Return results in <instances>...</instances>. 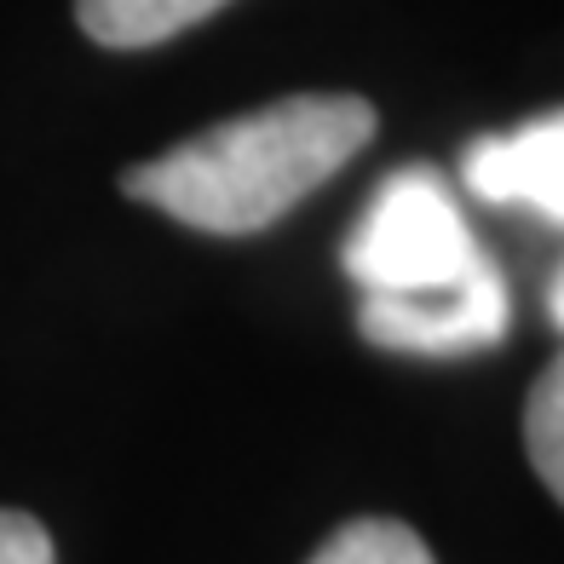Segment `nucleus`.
<instances>
[{
    "instance_id": "7",
    "label": "nucleus",
    "mask_w": 564,
    "mask_h": 564,
    "mask_svg": "<svg viewBox=\"0 0 564 564\" xmlns=\"http://www.w3.org/2000/svg\"><path fill=\"white\" fill-rule=\"evenodd\" d=\"M312 564H438V558L398 519H351L312 553Z\"/></svg>"
},
{
    "instance_id": "2",
    "label": "nucleus",
    "mask_w": 564,
    "mask_h": 564,
    "mask_svg": "<svg viewBox=\"0 0 564 564\" xmlns=\"http://www.w3.org/2000/svg\"><path fill=\"white\" fill-rule=\"evenodd\" d=\"M346 276L364 294H438L473 282L490 253L478 248L473 225L460 219L438 167L409 162L380 178L364 219L340 248Z\"/></svg>"
},
{
    "instance_id": "4",
    "label": "nucleus",
    "mask_w": 564,
    "mask_h": 564,
    "mask_svg": "<svg viewBox=\"0 0 564 564\" xmlns=\"http://www.w3.org/2000/svg\"><path fill=\"white\" fill-rule=\"evenodd\" d=\"M460 185L490 208H530L564 225V110L473 139L460 150Z\"/></svg>"
},
{
    "instance_id": "5",
    "label": "nucleus",
    "mask_w": 564,
    "mask_h": 564,
    "mask_svg": "<svg viewBox=\"0 0 564 564\" xmlns=\"http://www.w3.org/2000/svg\"><path fill=\"white\" fill-rule=\"evenodd\" d=\"M230 0H75V18L98 46H156L214 18Z\"/></svg>"
},
{
    "instance_id": "3",
    "label": "nucleus",
    "mask_w": 564,
    "mask_h": 564,
    "mask_svg": "<svg viewBox=\"0 0 564 564\" xmlns=\"http://www.w3.org/2000/svg\"><path fill=\"white\" fill-rule=\"evenodd\" d=\"M512 300L507 276L496 265H484L473 282L438 294H364L357 305V328L387 346V351H415V357H460L484 351L507 335Z\"/></svg>"
},
{
    "instance_id": "9",
    "label": "nucleus",
    "mask_w": 564,
    "mask_h": 564,
    "mask_svg": "<svg viewBox=\"0 0 564 564\" xmlns=\"http://www.w3.org/2000/svg\"><path fill=\"white\" fill-rule=\"evenodd\" d=\"M547 317H553V323L564 328V271L553 276V289H547Z\"/></svg>"
},
{
    "instance_id": "6",
    "label": "nucleus",
    "mask_w": 564,
    "mask_h": 564,
    "mask_svg": "<svg viewBox=\"0 0 564 564\" xmlns=\"http://www.w3.org/2000/svg\"><path fill=\"white\" fill-rule=\"evenodd\" d=\"M524 449L542 484L564 501V351L535 375L530 403H524Z\"/></svg>"
},
{
    "instance_id": "1",
    "label": "nucleus",
    "mask_w": 564,
    "mask_h": 564,
    "mask_svg": "<svg viewBox=\"0 0 564 564\" xmlns=\"http://www.w3.org/2000/svg\"><path fill=\"white\" fill-rule=\"evenodd\" d=\"M369 139V98L294 93L162 150L156 162L127 167L121 191L208 237H248L300 208L317 185H328Z\"/></svg>"
},
{
    "instance_id": "8",
    "label": "nucleus",
    "mask_w": 564,
    "mask_h": 564,
    "mask_svg": "<svg viewBox=\"0 0 564 564\" xmlns=\"http://www.w3.org/2000/svg\"><path fill=\"white\" fill-rule=\"evenodd\" d=\"M0 564H58L53 535L30 512H0Z\"/></svg>"
}]
</instances>
